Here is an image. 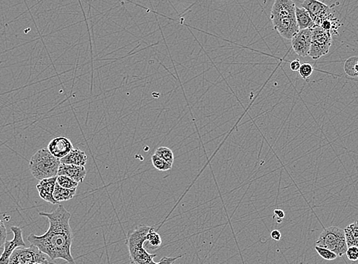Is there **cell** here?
<instances>
[{
  "mask_svg": "<svg viewBox=\"0 0 358 264\" xmlns=\"http://www.w3.org/2000/svg\"><path fill=\"white\" fill-rule=\"evenodd\" d=\"M39 216L48 218L49 229L40 236L34 234L28 235L27 239L30 244L37 247L52 260L62 259L69 263L74 264L71 253L73 240V231L70 225L71 214L64 205H59L51 214L39 213Z\"/></svg>",
  "mask_w": 358,
  "mask_h": 264,
  "instance_id": "6da1fadb",
  "label": "cell"
},
{
  "mask_svg": "<svg viewBox=\"0 0 358 264\" xmlns=\"http://www.w3.org/2000/svg\"><path fill=\"white\" fill-rule=\"evenodd\" d=\"M150 229V226L141 225L127 235V245L132 264H172L183 256H164L159 262H154L153 258L156 257V254L148 253L144 247Z\"/></svg>",
  "mask_w": 358,
  "mask_h": 264,
  "instance_id": "7a4b0ae2",
  "label": "cell"
},
{
  "mask_svg": "<svg viewBox=\"0 0 358 264\" xmlns=\"http://www.w3.org/2000/svg\"><path fill=\"white\" fill-rule=\"evenodd\" d=\"M61 160L53 156L48 148L37 151L30 160L31 175L39 181L57 176Z\"/></svg>",
  "mask_w": 358,
  "mask_h": 264,
  "instance_id": "3957f363",
  "label": "cell"
},
{
  "mask_svg": "<svg viewBox=\"0 0 358 264\" xmlns=\"http://www.w3.org/2000/svg\"><path fill=\"white\" fill-rule=\"evenodd\" d=\"M316 246L329 249L338 256H343L347 250L344 230L337 226L327 228L320 234Z\"/></svg>",
  "mask_w": 358,
  "mask_h": 264,
  "instance_id": "277c9868",
  "label": "cell"
},
{
  "mask_svg": "<svg viewBox=\"0 0 358 264\" xmlns=\"http://www.w3.org/2000/svg\"><path fill=\"white\" fill-rule=\"evenodd\" d=\"M311 32L312 40L309 57L317 61L329 52L332 43V36L318 26L312 28Z\"/></svg>",
  "mask_w": 358,
  "mask_h": 264,
  "instance_id": "5b68a950",
  "label": "cell"
},
{
  "mask_svg": "<svg viewBox=\"0 0 358 264\" xmlns=\"http://www.w3.org/2000/svg\"><path fill=\"white\" fill-rule=\"evenodd\" d=\"M48 260L46 255L37 247L31 244L28 247L15 249L7 264H34Z\"/></svg>",
  "mask_w": 358,
  "mask_h": 264,
  "instance_id": "8992f818",
  "label": "cell"
},
{
  "mask_svg": "<svg viewBox=\"0 0 358 264\" xmlns=\"http://www.w3.org/2000/svg\"><path fill=\"white\" fill-rule=\"evenodd\" d=\"M312 40L311 29L301 30L292 38L291 44L293 50L299 56L309 57Z\"/></svg>",
  "mask_w": 358,
  "mask_h": 264,
  "instance_id": "52a82bcc",
  "label": "cell"
},
{
  "mask_svg": "<svg viewBox=\"0 0 358 264\" xmlns=\"http://www.w3.org/2000/svg\"><path fill=\"white\" fill-rule=\"evenodd\" d=\"M272 24L277 32L287 40H291L292 38L300 31V28L296 22V16L274 21Z\"/></svg>",
  "mask_w": 358,
  "mask_h": 264,
  "instance_id": "ba28073f",
  "label": "cell"
},
{
  "mask_svg": "<svg viewBox=\"0 0 358 264\" xmlns=\"http://www.w3.org/2000/svg\"><path fill=\"white\" fill-rule=\"evenodd\" d=\"M11 231L13 232V238L11 241H6L5 244H4V251L0 256V264L8 263L10 256L15 249L20 247H25V243L23 239V235H22L21 228L13 226L11 227Z\"/></svg>",
  "mask_w": 358,
  "mask_h": 264,
  "instance_id": "9c48e42d",
  "label": "cell"
},
{
  "mask_svg": "<svg viewBox=\"0 0 358 264\" xmlns=\"http://www.w3.org/2000/svg\"><path fill=\"white\" fill-rule=\"evenodd\" d=\"M296 5L292 0H276L271 12L272 22L290 16H295Z\"/></svg>",
  "mask_w": 358,
  "mask_h": 264,
  "instance_id": "30bf717a",
  "label": "cell"
},
{
  "mask_svg": "<svg viewBox=\"0 0 358 264\" xmlns=\"http://www.w3.org/2000/svg\"><path fill=\"white\" fill-rule=\"evenodd\" d=\"M47 148L53 156L61 160L74 148L70 139L61 136L53 139L48 144Z\"/></svg>",
  "mask_w": 358,
  "mask_h": 264,
  "instance_id": "8fae6325",
  "label": "cell"
},
{
  "mask_svg": "<svg viewBox=\"0 0 358 264\" xmlns=\"http://www.w3.org/2000/svg\"><path fill=\"white\" fill-rule=\"evenodd\" d=\"M302 7L308 12L316 25L320 19L332 13L329 6L317 0H305Z\"/></svg>",
  "mask_w": 358,
  "mask_h": 264,
  "instance_id": "7c38bea8",
  "label": "cell"
},
{
  "mask_svg": "<svg viewBox=\"0 0 358 264\" xmlns=\"http://www.w3.org/2000/svg\"><path fill=\"white\" fill-rule=\"evenodd\" d=\"M56 183H57V177H54V178L41 180L36 185L39 196L46 202L54 204V205L58 203L54 198Z\"/></svg>",
  "mask_w": 358,
  "mask_h": 264,
  "instance_id": "4fadbf2b",
  "label": "cell"
},
{
  "mask_svg": "<svg viewBox=\"0 0 358 264\" xmlns=\"http://www.w3.org/2000/svg\"><path fill=\"white\" fill-rule=\"evenodd\" d=\"M86 174L87 172L85 166L61 164L60 168H59L57 176L69 177L79 184V183L83 182Z\"/></svg>",
  "mask_w": 358,
  "mask_h": 264,
  "instance_id": "5bb4252c",
  "label": "cell"
},
{
  "mask_svg": "<svg viewBox=\"0 0 358 264\" xmlns=\"http://www.w3.org/2000/svg\"><path fill=\"white\" fill-rule=\"evenodd\" d=\"M341 25L342 24L341 21L335 17V15L332 13L320 19L317 24V26L320 27L322 29L329 33L332 37L334 35H338V30L341 28Z\"/></svg>",
  "mask_w": 358,
  "mask_h": 264,
  "instance_id": "9a60e30c",
  "label": "cell"
},
{
  "mask_svg": "<svg viewBox=\"0 0 358 264\" xmlns=\"http://www.w3.org/2000/svg\"><path fill=\"white\" fill-rule=\"evenodd\" d=\"M88 157L83 151L79 148H73L67 156L61 160V163L64 165L85 166Z\"/></svg>",
  "mask_w": 358,
  "mask_h": 264,
  "instance_id": "2e32d148",
  "label": "cell"
},
{
  "mask_svg": "<svg viewBox=\"0 0 358 264\" xmlns=\"http://www.w3.org/2000/svg\"><path fill=\"white\" fill-rule=\"evenodd\" d=\"M295 16H296V22H297L300 31L312 29L314 27L317 26L312 21V18L310 17L309 13L305 9L296 7Z\"/></svg>",
  "mask_w": 358,
  "mask_h": 264,
  "instance_id": "e0dca14e",
  "label": "cell"
},
{
  "mask_svg": "<svg viewBox=\"0 0 358 264\" xmlns=\"http://www.w3.org/2000/svg\"><path fill=\"white\" fill-rule=\"evenodd\" d=\"M344 232L347 247H358V221L348 225Z\"/></svg>",
  "mask_w": 358,
  "mask_h": 264,
  "instance_id": "ac0fdd59",
  "label": "cell"
},
{
  "mask_svg": "<svg viewBox=\"0 0 358 264\" xmlns=\"http://www.w3.org/2000/svg\"><path fill=\"white\" fill-rule=\"evenodd\" d=\"M76 193V188L73 190L63 188L56 183L55 189L54 192V198L57 202L70 200L74 197Z\"/></svg>",
  "mask_w": 358,
  "mask_h": 264,
  "instance_id": "d6986e66",
  "label": "cell"
},
{
  "mask_svg": "<svg viewBox=\"0 0 358 264\" xmlns=\"http://www.w3.org/2000/svg\"><path fill=\"white\" fill-rule=\"evenodd\" d=\"M154 154L173 166L174 160V153H173V151H171L169 148H168V147H159V148L155 151Z\"/></svg>",
  "mask_w": 358,
  "mask_h": 264,
  "instance_id": "ffe728a7",
  "label": "cell"
},
{
  "mask_svg": "<svg viewBox=\"0 0 358 264\" xmlns=\"http://www.w3.org/2000/svg\"><path fill=\"white\" fill-rule=\"evenodd\" d=\"M358 63L357 57H352L348 58L345 61L344 66V72L347 73V76L352 78L358 77L357 73L356 72V65Z\"/></svg>",
  "mask_w": 358,
  "mask_h": 264,
  "instance_id": "44dd1931",
  "label": "cell"
},
{
  "mask_svg": "<svg viewBox=\"0 0 358 264\" xmlns=\"http://www.w3.org/2000/svg\"><path fill=\"white\" fill-rule=\"evenodd\" d=\"M151 161L152 163H153V167L157 169V170L161 171V172H166V171L171 170V168H172V165L169 164V163H167L165 160H162V159L155 154L152 155Z\"/></svg>",
  "mask_w": 358,
  "mask_h": 264,
  "instance_id": "7402d4cb",
  "label": "cell"
},
{
  "mask_svg": "<svg viewBox=\"0 0 358 264\" xmlns=\"http://www.w3.org/2000/svg\"><path fill=\"white\" fill-rule=\"evenodd\" d=\"M147 241H148L152 247L158 248L162 244V238L160 235L153 227H151L147 235Z\"/></svg>",
  "mask_w": 358,
  "mask_h": 264,
  "instance_id": "603a6c76",
  "label": "cell"
},
{
  "mask_svg": "<svg viewBox=\"0 0 358 264\" xmlns=\"http://www.w3.org/2000/svg\"><path fill=\"white\" fill-rule=\"evenodd\" d=\"M57 184L63 188L69 190L77 188L79 185L77 182L67 176H57Z\"/></svg>",
  "mask_w": 358,
  "mask_h": 264,
  "instance_id": "cb8c5ba5",
  "label": "cell"
},
{
  "mask_svg": "<svg viewBox=\"0 0 358 264\" xmlns=\"http://www.w3.org/2000/svg\"><path fill=\"white\" fill-rule=\"evenodd\" d=\"M315 249L319 255L326 260H334L338 257L335 253L329 249L323 248V247H318V246H316Z\"/></svg>",
  "mask_w": 358,
  "mask_h": 264,
  "instance_id": "d4e9b609",
  "label": "cell"
},
{
  "mask_svg": "<svg viewBox=\"0 0 358 264\" xmlns=\"http://www.w3.org/2000/svg\"><path fill=\"white\" fill-rule=\"evenodd\" d=\"M298 72L303 79L308 80V79H309L314 73V67L310 64L305 63V64H301V67Z\"/></svg>",
  "mask_w": 358,
  "mask_h": 264,
  "instance_id": "484cf974",
  "label": "cell"
},
{
  "mask_svg": "<svg viewBox=\"0 0 358 264\" xmlns=\"http://www.w3.org/2000/svg\"><path fill=\"white\" fill-rule=\"evenodd\" d=\"M7 235L8 234H7V228L2 220H0V249L4 248V244L7 241Z\"/></svg>",
  "mask_w": 358,
  "mask_h": 264,
  "instance_id": "4316f807",
  "label": "cell"
},
{
  "mask_svg": "<svg viewBox=\"0 0 358 264\" xmlns=\"http://www.w3.org/2000/svg\"><path fill=\"white\" fill-rule=\"evenodd\" d=\"M346 256L348 258L349 260L355 261L358 260V247H347V251H346Z\"/></svg>",
  "mask_w": 358,
  "mask_h": 264,
  "instance_id": "83f0119b",
  "label": "cell"
},
{
  "mask_svg": "<svg viewBox=\"0 0 358 264\" xmlns=\"http://www.w3.org/2000/svg\"><path fill=\"white\" fill-rule=\"evenodd\" d=\"M300 67H301V64H300V61L299 60H294V61H292L290 64V69L292 71H299Z\"/></svg>",
  "mask_w": 358,
  "mask_h": 264,
  "instance_id": "f1b7e54d",
  "label": "cell"
},
{
  "mask_svg": "<svg viewBox=\"0 0 358 264\" xmlns=\"http://www.w3.org/2000/svg\"><path fill=\"white\" fill-rule=\"evenodd\" d=\"M271 238L275 241H280L281 238V233L279 230H273L271 232Z\"/></svg>",
  "mask_w": 358,
  "mask_h": 264,
  "instance_id": "f546056e",
  "label": "cell"
},
{
  "mask_svg": "<svg viewBox=\"0 0 358 264\" xmlns=\"http://www.w3.org/2000/svg\"><path fill=\"white\" fill-rule=\"evenodd\" d=\"M275 216H276L277 219H280V220H283L285 217V214H284V211L281 209H275Z\"/></svg>",
  "mask_w": 358,
  "mask_h": 264,
  "instance_id": "4dcf8cb0",
  "label": "cell"
},
{
  "mask_svg": "<svg viewBox=\"0 0 358 264\" xmlns=\"http://www.w3.org/2000/svg\"><path fill=\"white\" fill-rule=\"evenodd\" d=\"M34 264H50L49 262H48V260L45 261V262H37V263H34Z\"/></svg>",
  "mask_w": 358,
  "mask_h": 264,
  "instance_id": "1f68e13d",
  "label": "cell"
},
{
  "mask_svg": "<svg viewBox=\"0 0 358 264\" xmlns=\"http://www.w3.org/2000/svg\"><path fill=\"white\" fill-rule=\"evenodd\" d=\"M277 222L278 223H281L282 222V220H280V219H277Z\"/></svg>",
  "mask_w": 358,
  "mask_h": 264,
  "instance_id": "d6a6232c",
  "label": "cell"
},
{
  "mask_svg": "<svg viewBox=\"0 0 358 264\" xmlns=\"http://www.w3.org/2000/svg\"><path fill=\"white\" fill-rule=\"evenodd\" d=\"M356 73H357V75H358V63H357V64H356Z\"/></svg>",
  "mask_w": 358,
  "mask_h": 264,
  "instance_id": "836d02e7",
  "label": "cell"
}]
</instances>
